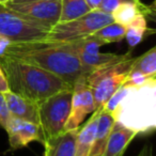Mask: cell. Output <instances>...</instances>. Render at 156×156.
<instances>
[{
    "label": "cell",
    "mask_w": 156,
    "mask_h": 156,
    "mask_svg": "<svg viewBox=\"0 0 156 156\" xmlns=\"http://www.w3.org/2000/svg\"><path fill=\"white\" fill-rule=\"evenodd\" d=\"M112 22L111 15L94 10L76 20L57 24L50 29L45 40L56 42H69L83 39Z\"/></svg>",
    "instance_id": "8992f818"
},
{
    "label": "cell",
    "mask_w": 156,
    "mask_h": 156,
    "mask_svg": "<svg viewBox=\"0 0 156 156\" xmlns=\"http://www.w3.org/2000/svg\"><path fill=\"white\" fill-rule=\"evenodd\" d=\"M115 122L139 133L156 127V78L140 86L123 85L103 106Z\"/></svg>",
    "instance_id": "7a4b0ae2"
},
{
    "label": "cell",
    "mask_w": 156,
    "mask_h": 156,
    "mask_svg": "<svg viewBox=\"0 0 156 156\" xmlns=\"http://www.w3.org/2000/svg\"><path fill=\"white\" fill-rule=\"evenodd\" d=\"M101 109L102 107L92 112L89 120L78 128L75 141V156H89L94 136H95Z\"/></svg>",
    "instance_id": "5bb4252c"
},
{
    "label": "cell",
    "mask_w": 156,
    "mask_h": 156,
    "mask_svg": "<svg viewBox=\"0 0 156 156\" xmlns=\"http://www.w3.org/2000/svg\"><path fill=\"white\" fill-rule=\"evenodd\" d=\"M9 118L10 112L8 109L7 103H5V96H3V93L0 92V127H2L5 129Z\"/></svg>",
    "instance_id": "7402d4cb"
},
{
    "label": "cell",
    "mask_w": 156,
    "mask_h": 156,
    "mask_svg": "<svg viewBox=\"0 0 156 156\" xmlns=\"http://www.w3.org/2000/svg\"><path fill=\"white\" fill-rule=\"evenodd\" d=\"M136 57L98 67L86 76V80L93 95L95 108H101L127 80Z\"/></svg>",
    "instance_id": "277c9868"
},
{
    "label": "cell",
    "mask_w": 156,
    "mask_h": 156,
    "mask_svg": "<svg viewBox=\"0 0 156 156\" xmlns=\"http://www.w3.org/2000/svg\"><path fill=\"white\" fill-rule=\"evenodd\" d=\"M18 14L33 23L51 29L59 23L61 13V0L34 1V2L5 5Z\"/></svg>",
    "instance_id": "9c48e42d"
},
{
    "label": "cell",
    "mask_w": 156,
    "mask_h": 156,
    "mask_svg": "<svg viewBox=\"0 0 156 156\" xmlns=\"http://www.w3.org/2000/svg\"><path fill=\"white\" fill-rule=\"evenodd\" d=\"M125 31L126 29L124 26L112 22L96 30L95 32L92 33L91 37L100 40L104 45H107L110 43H118L124 40Z\"/></svg>",
    "instance_id": "d6986e66"
},
{
    "label": "cell",
    "mask_w": 156,
    "mask_h": 156,
    "mask_svg": "<svg viewBox=\"0 0 156 156\" xmlns=\"http://www.w3.org/2000/svg\"><path fill=\"white\" fill-rule=\"evenodd\" d=\"M3 96L10 115L39 125V105L11 91L5 92Z\"/></svg>",
    "instance_id": "8fae6325"
},
{
    "label": "cell",
    "mask_w": 156,
    "mask_h": 156,
    "mask_svg": "<svg viewBox=\"0 0 156 156\" xmlns=\"http://www.w3.org/2000/svg\"><path fill=\"white\" fill-rule=\"evenodd\" d=\"M0 65L10 91L37 105L57 92L72 88L55 74L28 63L0 56Z\"/></svg>",
    "instance_id": "3957f363"
},
{
    "label": "cell",
    "mask_w": 156,
    "mask_h": 156,
    "mask_svg": "<svg viewBox=\"0 0 156 156\" xmlns=\"http://www.w3.org/2000/svg\"><path fill=\"white\" fill-rule=\"evenodd\" d=\"M2 56L50 72L72 87L80 76L90 73L79 59L67 49L64 42L40 40L11 43Z\"/></svg>",
    "instance_id": "6da1fadb"
},
{
    "label": "cell",
    "mask_w": 156,
    "mask_h": 156,
    "mask_svg": "<svg viewBox=\"0 0 156 156\" xmlns=\"http://www.w3.org/2000/svg\"><path fill=\"white\" fill-rule=\"evenodd\" d=\"M10 91L9 90V86H8V81L5 75L3 73L2 69H1V65H0V92L1 93H5V92Z\"/></svg>",
    "instance_id": "603a6c76"
},
{
    "label": "cell",
    "mask_w": 156,
    "mask_h": 156,
    "mask_svg": "<svg viewBox=\"0 0 156 156\" xmlns=\"http://www.w3.org/2000/svg\"><path fill=\"white\" fill-rule=\"evenodd\" d=\"M154 8H155L154 3L149 5L139 0L137 2L122 3L117 9H115V11L110 15L115 23L126 27L138 15H144L147 20L149 18L154 20V16H155V9Z\"/></svg>",
    "instance_id": "4fadbf2b"
},
{
    "label": "cell",
    "mask_w": 156,
    "mask_h": 156,
    "mask_svg": "<svg viewBox=\"0 0 156 156\" xmlns=\"http://www.w3.org/2000/svg\"><path fill=\"white\" fill-rule=\"evenodd\" d=\"M5 129L12 150L23 149L31 142H40L42 145L44 143L41 127L32 122L10 115Z\"/></svg>",
    "instance_id": "30bf717a"
},
{
    "label": "cell",
    "mask_w": 156,
    "mask_h": 156,
    "mask_svg": "<svg viewBox=\"0 0 156 156\" xmlns=\"http://www.w3.org/2000/svg\"><path fill=\"white\" fill-rule=\"evenodd\" d=\"M115 120L111 117L109 112H107L105 109H101L100 117H98V126H96L95 136L93 139L91 150H90L89 156H103L104 155L106 143L108 140V136L110 134V130L113 126Z\"/></svg>",
    "instance_id": "2e32d148"
},
{
    "label": "cell",
    "mask_w": 156,
    "mask_h": 156,
    "mask_svg": "<svg viewBox=\"0 0 156 156\" xmlns=\"http://www.w3.org/2000/svg\"><path fill=\"white\" fill-rule=\"evenodd\" d=\"M49 31L5 5H0V37H5L11 43L45 40Z\"/></svg>",
    "instance_id": "52a82bcc"
},
{
    "label": "cell",
    "mask_w": 156,
    "mask_h": 156,
    "mask_svg": "<svg viewBox=\"0 0 156 156\" xmlns=\"http://www.w3.org/2000/svg\"><path fill=\"white\" fill-rule=\"evenodd\" d=\"M137 135V132L115 121L103 156H124L127 147Z\"/></svg>",
    "instance_id": "7c38bea8"
},
{
    "label": "cell",
    "mask_w": 156,
    "mask_h": 156,
    "mask_svg": "<svg viewBox=\"0 0 156 156\" xmlns=\"http://www.w3.org/2000/svg\"><path fill=\"white\" fill-rule=\"evenodd\" d=\"M139 0H102L98 8V11H101L103 13H106L110 15L115 9H117L120 5L125 2H137Z\"/></svg>",
    "instance_id": "44dd1931"
},
{
    "label": "cell",
    "mask_w": 156,
    "mask_h": 156,
    "mask_svg": "<svg viewBox=\"0 0 156 156\" xmlns=\"http://www.w3.org/2000/svg\"><path fill=\"white\" fill-rule=\"evenodd\" d=\"M137 156H152V145L151 143H147L143 145L141 151L138 153Z\"/></svg>",
    "instance_id": "cb8c5ba5"
},
{
    "label": "cell",
    "mask_w": 156,
    "mask_h": 156,
    "mask_svg": "<svg viewBox=\"0 0 156 156\" xmlns=\"http://www.w3.org/2000/svg\"><path fill=\"white\" fill-rule=\"evenodd\" d=\"M132 71L138 72L147 77H156V47H152L147 52L136 57Z\"/></svg>",
    "instance_id": "ffe728a7"
},
{
    "label": "cell",
    "mask_w": 156,
    "mask_h": 156,
    "mask_svg": "<svg viewBox=\"0 0 156 156\" xmlns=\"http://www.w3.org/2000/svg\"><path fill=\"white\" fill-rule=\"evenodd\" d=\"M72 95L73 87L61 90L39 104V126L43 134L44 143L64 132L71 111Z\"/></svg>",
    "instance_id": "5b68a950"
},
{
    "label": "cell",
    "mask_w": 156,
    "mask_h": 156,
    "mask_svg": "<svg viewBox=\"0 0 156 156\" xmlns=\"http://www.w3.org/2000/svg\"><path fill=\"white\" fill-rule=\"evenodd\" d=\"M95 110L93 95L86 80V75H83L73 85L71 111L65 123L64 132L78 129L86 117Z\"/></svg>",
    "instance_id": "ba28073f"
},
{
    "label": "cell",
    "mask_w": 156,
    "mask_h": 156,
    "mask_svg": "<svg viewBox=\"0 0 156 156\" xmlns=\"http://www.w3.org/2000/svg\"><path fill=\"white\" fill-rule=\"evenodd\" d=\"M10 0H0V5H5V3L9 2Z\"/></svg>",
    "instance_id": "4316f807"
},
{
    "label": "cell",
    "mask_w": 156,
    "mask_h": 156,
    "mask_svg": "<svg viewBox=\"0 0 156 156\" xmlns=\"http://www.w3.org/2000/svg\"><path fill=\"white\" fill-rule=\"evenodd\" d=\"M125 37L130 48H135L144 40L147 35L155 33L153 28L147 26V18L144 15H138L125 27Z\"/></svg>",
    "instance_id": "e0dca14e"
},
{
    "label": "cell",
    "mask_w": 156,
    "mask_h": 156,
    "mask_svg": "<svg viewBox=\"0 0 156 156\" xmlns=\"http://www.w3.org/2000/svg\"><path fill=\"white\" fill-rule=\"evenodd\" d=\"M78 129L63 132L43 144L44 156H75V141Z\"/></svg>",
    "instance_id": "9a60e30c"
},
{
    "label": "cell",
    "mask_w": 156,
    "mask_h": 156,
    "mask_svg": "<svg viewBox=\"0 0 156 156\" xmlns=\"http://www.w3.org/2000/svg\"><path fill=\"white\" fill-rule=\"evenodd\" d=\"M90 11L91 9L86 0H61V13L58 24L76 20Z\"/></svg>",
    "instance_id": "ac0fdd59"
},
{
    "label": "cell",
    "mask_w": 156,
    "mask_h": 156,
    "mask_svg": "<svg viewBox=\"0 0 156 156\" xmlns=\"http://www.w3.org/2000/svg\"><path fill=\"white\" fill-rule=\"evenodd\" d=\"M86 2L88 3L91 11H94V10H98L100 3L102 2V0H86Z\"/></svg>",
    "instance_id": "d4e9b609"
},
{
    "label": "cell",
    "mask_w": 156,
    "mask_h": 156,
    "mask_svg": "<svg viewBox=\"0 0 156 156\" xmlns=\"http://www.w3.org/2000/svg\"><path fill=\"white\" fill-rule=\"evenodd\" d=\"M34 1H50V0H10L5 5H16V3H26V2H34Z\"/></svg>",
    "instance_id": "484cf974"
}]
</instances>
